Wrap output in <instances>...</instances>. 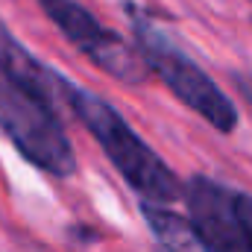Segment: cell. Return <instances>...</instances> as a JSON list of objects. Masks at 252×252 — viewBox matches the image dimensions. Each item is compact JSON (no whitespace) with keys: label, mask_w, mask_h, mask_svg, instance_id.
<instances>
[{"label":"cell","mask_w":252,"mask_h":252,"mask_svg":"<svg viewBox=\"0 0 252 252\" xmlns=\"http://www.w3.org/2000/svg\"><path fill=\"white\" fill-rule=\"evenodd\" d=\"M67 112L85 126L100 150L109 156L115 170L126 179V185L135 190L144 202L167 205L182 196L176 173L161 161V156L124 121V115L106 103L103 97L73 85Z\"/></svg>","instance_id":"6da1fadb"},{"label":"cell","mask_w":252,"mask_h":252,"mask_svg":"<svg viewBox=\"0 0 252 252\" xmlns=\"http://www.w3.org/2000/svg\"><path fill=\"white\" fill-rule=\"evenodd\" d=\"M144 217L158 241V252H205L199 247L190 223H185V217L173 214L170 208L144 202Z\"/></svg>","instance_id":"52a82bcc"},{"label":"cell","mask_w":252,"mask_h":252,"mask_svg":"<svg viewBox=\"0 0 252 252\" xmlns=\"http://www.w3.org/2000/svg\"><path fill=\"white\" fill-rule=\"evenodd\" d=\"M0 73L15 82L21 91H27L30 97L41 100L44 106H50L56 115L67 112L70 103V91L73 82L64 79L62 73H56L50 64L38 62L12 32L9 27L0 21Z\"/></svg>","instance_id":"8992f818"},{"label":"cell","mask_w":252,"mask_h":252,"mask_svg":"<svg viewBox=\"0 0 252 252\" xmlns=\"http://www.w3.org/2000/svg\"><path fill=\"white\" fill-rule=\"evenodd\" d=\"M235 88L241 91V97L252 106V73H235Z\"/></svg>","instance_id":"9c48e42d"},{"label":"cell","mask_w":252,"mask_h":252,"mask_svg":"<svg viewBox=\"0 0 252 252\" xmlns=\"http://www.w3.org/2000/svg\"><path fill=\"white\" fill-rule=\"evenodd\" d=\"M188 223L205 252H252L238 193L208 176H193L185 185Z\"/></svg>","instance_id":"5b68a950"},{"label":"cell","mask_w":252,"mask_h":252,"mask_svg":"<svg viewBox=\"0 0 252 252\" xmlns=\"http://www.w3.org/2000/svg\"><path fill=\"white\" fill-rule=\"evenodd\" d=\"M0 129L15 150L50 176H70L76 170V153L59 115L41 100L21 91L0 73Z\"/></svg>","instance_id":"3957f363"},{"label":"cell","mask_w":252,"mask_h":252,"mask_svg":"<svg viewBox=\"0 0 252 252\" xmlns=\"http://www.w3.org/2000/svg\"><path fill=\"white\" fill-rule=\"evenodd\" d=\"M44 15L62 30V35L103 73L115 76L126 85H144L150 76V64L144 62L141 50L129 47L124 38L106 30L85 6L76 0H38Z\"/></svg>","instance_id":"277c9868"},{"label":"cell","mask_w":252,"mask_h":252,"mask_svg":"<svg viewBox=\"0 0 252 252\" xmlns=\"http://www.w3.org/2000/svg\"><path fill=\"white\" fill-rule=\"evenodd\" d=\"M238 208H241V217H244V226L250 232V244H252V196L250 193H238Z\"/></svg>","instance_id":"ba28073f"},{"label":"cell","mask_w":252,"mask_h":252,"mask_svg":"<svg viewBox=\"0 0 252 252\" xmlns=\"http://www.w3.org/2000/svg\"><path fill=\"white\" fill-rule=\"evenodd\" d=\"M132 27H135V38H138V50H141L144 62L150 64V70H156L161 76V82L173 91L176 100H182L190 112H196L205 124H211L223 135L238 129L235 103L179 44H173L147 18L135 15Z\"/></svg>","instance_id":"7a4b0ae2"}]
</instances>
